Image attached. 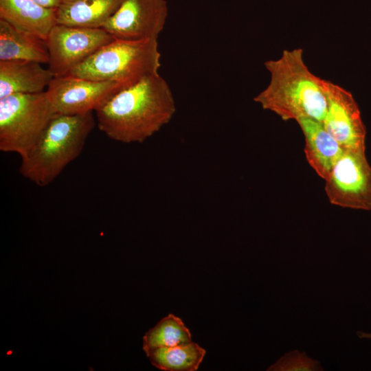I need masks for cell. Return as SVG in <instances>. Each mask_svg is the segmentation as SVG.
I'll return each instance as SVG.
<instances>
[{"label": "cell", "instance_id": "3", "mask_svg": "<svg viewBox=\"0 0 371 371\" xmlns=\"http://www.w3.org/2000/svg\"><path fill=\"white\" fill-rule=\"evenodd\" d=\"M95 125L92 113L56 114L31 151L21 159V175L38 186L49 185L80 155Z\"/></svg>", "mask_w": 371, "mask_h": 371}, {"label": "cell", "instance_id": "12", "mask_svg": "<svg viewBox=\"0 0 371 371\" xmlns=\"http://www.w3.org/2000/svg\"><path fill=\"white\" fill-rule=\"evenodd\" d=\"M54 75L37 62L0 60V98L13 94L45 91Z\"/></svg>", "mask_w": 371, "mask_h": 371}, {"label": "cell", "instance_id": "2", "mask_svg": "<svg viewBox=\"0 0 371 371\" xmlns=\"http://www.w3.org/2000/svg\"><path fill=\"white\" fill-rule=\"evenodd\" d=\"M264 65L270 80L254 102L284 122L311 118L323 122L326 111L323 79L306 65L303 49H284L278 58Z\"/></svg>", "mask_w": 371, "mask_h": 371}, {"label": "cell", "instance_id": "13", "mask_svg": "<svg viewBox=\"0 0 371 371\" xmlns=\"http://www.w3.org/2000/svg\"><path fill=\"white\" fill-rule=\"evenodd\" d=\"M0 19L46 40L57 24L56 9L43 7L33 0H0Z\"/></svg>", "mask_w": 371, "mask_h": 371}, {"label": "cell", "instance_id": "7", "mask_svg": "<svg viewBox=\"0 0 371 371\" xmlns=\"http://www.w3.org/2000/svg\"><path fill=\"white\" fill-rule=\"evenodd\" d=\"M113 39L102 27L56 24L45 40L49 55L48 69L54 77L67 75Z\"/></svg>", "mask_w": 371, "mask_h": 371}, {"label": "cell", "instance_id": "9", "mask_svg": "<svg viewBox=\"0 0 371 371\" xmlns=\"http://www.w3.org/2000/svg\"><path fill=\"white\" fill-rule=\"evenodd\" d=\"M168 14L166 0H124L102 28L114 39H157Z\"/></svg>", "mask_w": 371, "mask_h": 371}, {"label": "cell", "instance_id": "11", "mask_svg": "<svg viewBox=\"0 0 371 371\" xmlns=\"http://www.w3.org/2000/svg\"><path fill=\"white\" fill-rule=\"evenodd\" d=\"M296 122L304 137L306 159L316 174L325 180L344 148L322 122L311 118H301Z\"/></svg>", "mask_w": 371, "mask_h": 371}, {"label": "cell", "instance_id": "19", "mask_svg": "<svg viewBox=\"0 0 371 371\" xmlns=\"http://www.w3.org/2000/svg\"><path fill=\"white\" fill-rule=\"evenodd\" d=\"M41 5L47 8L56 9L62 0H33Z\"/></svg>", "mask_w": 371, "mask_h": 371}, {"label": "cell", "instance_id": "18", "mask_svg": "<svg viewBox=\"0 0 371 371\" xmlns=\"http://www.w3.org/2000/svg\"><path fill=\"white\" fill-rule=\"evenodd\" d=\"M268 371H322L320 362L307 356L306 352L293 350L285 353L273 364Z\"/></svg>", "mask_w": 371, "mask_h": 371}, {"label": "cell", "instance_id": "5", "mask_svg": "<svg viewBox=\"0 0 371 371\" xmlns=\"http://www.w3.org/2000/svg\"><path fill=\"white\" fill-rule=\"evenodd\" d=\"M56 114L45 91L0 98V150L25 157Z\"/></svg>", "mask_w": 371, "mask_h": 371}, {"label": "cell", "instance_id": "6", "mask_svg": "<svg viewBox=\"0 0 371 371\" xmlns=\"http://www.w3.org/2000/svg\"><path fill=\"white\" fill-rule=\"evenodd\" d=\"M366 149H344L325 181L329 202L344 208L371 210V166Z\"/></svg>", "mask_w": 371, "mask_h": 371}, {"label": "cell", "instance_id": "14", "mask_svg": "<svg viewBox=\"0 0 371 371\" xmlns=\"http://www.w3.org/2000/svg\"><path fill=\"white\" fill-rule=\"evenodd\" d=\"M124 0H62L56 8L57 24L100 28Z\"/></svg>", "mask_w": 371, "mask_h": 371}, {"label": "cell", "instance_id": "4", "mask_svg": "<svg viewBox=\"0 0 371 371\" xmlns=\"http://www.w3.org/2000/svg\"><path fill=\"white\" fill-rule=\"evenodd\" d=\"M161 54L157 39H113L98 49L68 74L116 82L124 88L159 73Z\"/></svg>", "mask_w": 371, "mask_h": 371}, {"label": "cell", "instance_id": "10", "mask_svg": "<svg viewBox=\"0 0 371 371\" xmlns=\"http://www.w3.org/2000/svg\"><path fill=\"white\" fill-rule=\"evenodd\" d=\"M322 82L326 98L324 128L344 149H366V128L352 93L330 80Z\"/></svg>", "mask_w": 371, "mask_h": 371}, {"label": "cell", "instance_id": "17", "mask_svg": "<svg viewBox=\"0 0 371 371\" xmlns=\"http://www.w3.org/2000/svg\"><path fill=\"white\" fill-rule=\"evenodd\" d=\"M191 341L189 329L181 318L170 313L145 333L143 350L148 355L157 348L172 347Z\"/></svg>", "mask_w": 371, "mask_h": 371}, {"label": "cell", "instance_id": "1", "mask_svg": "<svg viewBox=\"0 0 371 371\" xmlns=\"http://www.w3.org/2000/svg\"><path fill=\"white\" fill-rule=\"evenodd\" d=\"M175 111L171 89L156 73L117 91L95 112L100 131L113 140L130 144L153 136Z\"/></svg>", "mask_w": 371, "mask_h": 371}, {"label": "cell", "instance_id": "8", "mask_svg": "<svg viewBox=\"0 0 371 371\" xmlns=\"http://www.w3.org/2000/svg\"><path fill=\"white\" fill-rule=\"evenodd\" d=\"M122 89L116 82L67 74L54 77L45 93L56 114L81 115L95 111Z\"/></svg>", "mask_w": 371, "mask_h": 371}, {"label": "cell", "instance_id": "15", "mask_svg": "<svg viewBox=\"0 0 371 371\" xmlns=\"http://www.w3.org/2000/svg\"><path fill=\"white\" fill-rule=\"evenodd\" d=\"M21 60L48 64L45 40L0 19V60Z\"/></svg>", "mask_w": 371, "mask_h": 371}, {"label": "cell", "instance_id": "16", "mask_svg": "<svg viewBox=\"0 0 371 371\" xmlns=\"http://www.w3.org/2000/svg\"><path fill=\"white\" fill-rule=\"evenodd\" d=\"M206 351L198 344L190 342L172 347L159 348L146 356L159 370L167 371H196Z\"/></svg>", "mask_w": 371, "mask_h": 371}]
</instances>
